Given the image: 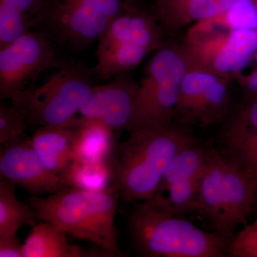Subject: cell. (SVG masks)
I'll return each instance as SVG.
<instances>
[{
    "label": "cell",
    "mask_w": 257,
    "mask_h": 257,
    "mask_svg": "<svg viewBox=\"0 0 257 257\" xmlns=\"http://www.w3.org/2000/svg\"><path fill=\"white\" fill-rule=\"evenodd\" d=\"M119 194L114 184L100 191L63 187L48 197L28 199L37 219L50 223L73 239L92 243L111 257H123L115 224Z\"/></svg>",
    "instance_id": "2"
},
{
    "label": "cell",
    "mask_w": 257,
    "mask_h": 257,
    "mask_svg": "<svg viewBox=\"0 0 257 257\" xmlns=\"http://www.w3.org/2000/svg\"><path fill=\"white\" fill-rule=\"evenodd\" d=\"M67 234L46 222L32 226L23 243L24 257H109L96 247L84 249L79 245L71 244Z\"/></svg>",
    "instance_id": "16"
},
{
    "label": "cell",
    "mask_w": 257,
    "mask_h": 257,
    "mask_svg": "<svg viewBox=\"0 0 257 257\" xmlns=\"http://www.w3.org/2000/svg\"><path fill=\"white\" fill-rule=\"evenodd\" d=\"M0 257H24L23 243L18 235L0 236Z\"/></svg>",
    "instance_id": "26"
},
{
    "label": "cell",
    "mask_w": 257,
    "mask_h": 257,
    "mask_svg": "<svg viewBox=\"0 0 257 257\" xmlns=\"http://www.w3.org/2000/svg\"><path fill=\"white\" fill-rule=\"evenodd\" d=\"M255 2V5H256V9H257V0H254Z\"/></svg>",
    "instance_id": "28"
},
{
    "label": "cell",
    "mask_w": 257,
    "mask_h": 257,
    "mask_svg": "<svg viewBox=\"0 0 257 257\" xmlns=\"http://www.w3.org/2000/svg\"><path fill=\"white\" fill-rule=\"evenodd\" d=\"M205 158L206 147L197 140L185 147L167 167L152 199L175 214L199 213V188Z\"/></svg>",
    "instance_id": "11"
},
{
    "label": "cell",
    "mask_w": 257,
    "mask_h": 257,
    "mask_svg": "<svg viewBox=\"0 0 257 257\" xmlns=\"http://www.w3.org/2000/svg\"><path fill=\"white\" fill-rule=\"evenodd\" d=\"M29 124L25 116L12 104L0 99V145L14 141L25 134Z\"/></svg>",
    "instance_id": "23"
},
{
    "label": "cell",
    "mask_w": 257,
    "mask_h": 257,
    "mask_svg": "<svg viewBox=\"0 0 257 257\" xmlns=\"http://www.w3.org/2000/svg\"><path fill=\"white\" fill-rule=\"evenodd\" d=\"M257 51V29L233 30L213 60L209 70L227 79L239 74Z\"/></svg>",
    "instance_id": "19"
},
{
    "label": "cell",
    "mask_w": 257,
    "mask_h": 257,
    "mask_svg": "<svg viewBox=\"0 0 257 257\" xmlns=\"http://www.w3.org/2000/svg\"><path fill=\"white\" fill-rule=\"evenodd\" d=\"M132 0H42L34 30L60 50L80 52L98 42Z\"/></svg>",
    "instance_id": "6"
},
{
    "label": "cell",
    "mask_w": 257,
    "mask_h": 257,
    "mask_svg": "<svg viewBox=\"0 0 257 257\" xmlns=\"http://www.w3.org/2000/svg\"><path fill=\"white\" fill-rule=\"evenodd\" d=\"M199 206V214L209 219L214 231L229 240L257 208L252 183L239 166L217 148L206 147Z\"/></svg>",
    "instance_id": "4"
},
{
    "label": "cell",
    "mask_w": 257,
    "mask_h": 257,
    "mask_svg": "<svg viewBox=\"0 0 257 257\" xmlns=\"http://www.w3.org/2000/svg\"><path fill=\"white\" fill-rule=\"evenodd\" d=\"M59 50L37 30L0 49V99H11L43 71L57 68L65 60L60 57Z\"/></svg>",
    "instance_id": "9"
},
{
    "label": "cell",
    "mask_w": 257,
    "mask_h": 257,
    "mask_svg": "<svg viewBox=\"0 0 257 257\" xmlns=\"http://www.w3.org/2000/svg\"><path fill=\"white\" fill-rule=\"evenodd\" d=\"M226 79L189 61L179 90L175 121L184 125L211 126L224 120L230 110Z\"/></svg>",
    "instance_id": "10"
},
{
    "label": "cell",
    "mask_w": 257,
    "mask_h": 257,
    "mask_svg": "<svg viewBox=\"0 0 257 257\" xmlns=\"http://www.w3.org/2000/svg\"><path fill=\"white\" fill-rule=\"evenodd\" d=\"M236 0H157V14L162 27L171 30L215 18Z\"/></svg>",
    "instance_id": "17"
},
{
    "label": "cell",
    "mask_w": 257,
    "mask_h": 257,
    "mask_svg": "<svg viewBox=\"0 0 257 257\" xmlns=\"http://www.w3.org/2000/svg\"><path fill=\"white\" fill-rule=\"evenodd\" d=\"M0 177L37 197L52 194L64 187L62 176L56 175L44 167L32 146L31 139L25 135L1 146Z\"/></svg>",
    "instance_id": "13"
},
{
    "label": "cell",
    "mask_w": 257,
    "mask_h": 257,
    "mask_svg": "<svg viewBox=\"0 0 257 257\" xmlns=\"http://www.w3.org/2000/svg\"><path fill=\"white\" fill-rule=\"evenodd\" d=\"M116 133L95 119L79 117L74 143V161L79 162H109L118 143Z\"/></svg>",
    "instance_id": "18"
},
{
    "label": "cell",
    "mask_w": 257,
    "mask_h": 257,
    "mask_svg": "<svg viewBox=\"0 0 257 257\" xmlns=\"http://www.w3.org/2000/svg\"><path fill=\"white\" fill-rule=\"evenodd\" d=\"M17 184L0 178V236H16L25 226L37 224V214L29 204L20 202L16 195Z\"/></svg>",
    "instance_id": "21"
},
{
    "label": "cell",
    "mask_w": 257,
    "mask_h": 257,
    "mask_svg": "<svg viewBox=\"0 0 257 257\" xmlns=\"http://www.w3.org/2000/svg\"><path fill=\"white\" fill-rule=\"evenodd\" d=\"M239 81L245 93V97L257 96V68L246 75L238 74Z\"/></svg>",
    "instance_id": "27"
},
{
    "label": "cell",
    "mask_w": 257,
    "mask_h": 257,
    "mask_svg": "<svg viewBox=\"0 0 257 257\" xmlns=\"http://www.w3.org/2000/svg\"><path fill=\"white\" fill-rule=\"evenodd\" d=\"M217 149L243 171L254 187L257 199V96L245 97L229 115Z\"/></svg>",
    "instance_id": "14"
},
{
    "label": "cell",
    "mask_w": 257,
    "mask_h": 257,
    "mask_svg": "<svg viewBox=\"0 0 257 257\" xmlns=\"http://www.w3.org/2000/svg\"><path fill=\"white\" fill-rule=\"evenodd\" d=\"M229 256L257 257V219L245 224L229 241Z\"/></svg>",
    "instance_id": "25"
},
{
    "label": "cell",
    "mask_w": 257,
    "mask_h": 257,
    "mask_svg": "<svg viewBox=\"0 0 257 257\" xmlns=\"http://www.w3.org/2000/svg\"><path fill=\"white\" fill-rule=\"evenodd\" d=\"M126 222L130 242L139 256H229V239L198 227L155 199L137 202Z\"/></svg>",
    "instance_id": "3"
},
{
    "label": "cell",
    "mask_w": 257,
    "mask_h": 257,
    "mask_svg": "<svg viewBox=\"0 0 257 257\" xmlns=\"http://www.w3.org/2000/svg\"><path fill=\"white\" fill-rule=\"evenodd\" d=\"M92 69L65 58L43 84L28 86L10 100L29 125H73L95 84Z\"/></svg>",
    "instance_id": "5"
},
{
    "label": "cell",
    "mask_w": 257,
    "mask_h": 257,
    "mask_svg": "<svg viewBox=\"0 0 257 257\" xmlns=\"http://www.w3.org/2000/svg\"><path fill=\"white\" fill-rule=\"evenodd\" d=\"M65 126H43L32 137V144L42 165L56 175L66 173L74 161L77 123Z\"/></svg>",
    "instance_id": "15"
},
{
    "label": "cell",
    "mask_w": 257,
    "mask_h": 257,
    "mask_svg": "<svg viewBox=\"0 0 257 257\" xmlns=\"http://www.w3.org/2000/svg\"><path fill=\"white\" fill-rule=\"evenodd\" d=\"M62 177L64 187L84 190H104L114 184L109 162L89 163L73 161Z\"/></svg>",
    "instance_id": "22"
},
{
    "label": "cell",
    "mask_w": 257,
    "mask_h": 257,
    "mask_svg": "<svg viewBox=\"0 0 257 257\" xmlns=\"http://www.w3.org/2000/svg\"><path fill=\"white\" fill-rule=\"evenodd\" d=\"M127 73L118 74L105 84L93 86L79 114L104 123L115 133L128 131L133 124L138 84Z\"/></svg>",
    "instance_id": "12"
},
{
    "label": "cell",
    "mask_w": 257,
    "mask_h": 257,
    "mask_svg": "<svg viewBox=\"0 0 257 257\" xmlns=\"http://www.w3.org/2000/svg\"><path fill=\"white\" fill-rule=\"evenodd\" d=\"M42 0H0V49L34 30Z\"/></svg>",
    "instance_id": "20"
},
{
    "label": "cell",
    "mask_w": 257,
    "mask_h": 257,
    "mask_svg": "<svg viewBox=\"0 0 257 257\" xmlns=\"http://www.w3.org/2000/svg\"><path fill=\"white\" fill-rule=\"evenodd\" d=\"M188 67L183 48L164 45L156 51L138 84L133 124L128 133L135 128L173 125L181 84Z\"/></svg>",
    "instance_id": "8"
},
{
    "label": "cell",
    "mask_w": 257,
    "mask_h": 257,
    "mask_svg": "<svg viewBox=\"0 0 257 257\" xmlns=\"http://www.w3.org/2000/svg\"><path fill=\"white\" fill-rule=\"evenodd\" d=\"M222 15L231 30L257 29V9L254 0H236Z\"/></svg>",
    "instance_id": "24"
},
{
    "label": "cell",
    "mask_w": 257,
    "mask_h": 257,
    "mask_svg": "<svg viewBox=\"0 0 257 257\" xmlns=\"http://www.w3.org/2000/svg\"><path fill=\"white\" fill-rule=\"evenodd\" d=\"M128 133L127 140L118 143L109 161L113 184L124 204L151 199L172 161L196 141L174 124L135 128Z\"/></svg>",
    "instance_id": "1"
},
{
    "label": "cell",
    "mask_w": 257,
    "mask_h": 257,
    "mask_svg": "<svg viewBox=\"0 0 257 257\" xmlns=\"http://www.w3.org/2000/svg\"><path fill=\"white\" fill-rule=\"evenodd\" d=\"M162 24L156 13L132 3L109 24L98 40L95 79L108 81L138 67L147 54L163 46Z\"/></svg>",
    "instance_id": "7"
}]
</instances>
